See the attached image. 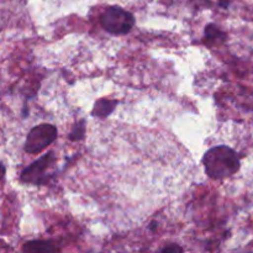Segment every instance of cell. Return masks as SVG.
<instances>
[{
	"instance_id": "cell-1",
	"label": "cell",
	"mask_w": 253,
	"mask_h": 253,
	"mask_svg": "<svg viewBox=\"0 0 253 253\" xmlns=\"http://www.w3.org/2000/svg\"><path fill=\"white\" fill-rule=\"evenodd\" d=\"M207 174L212 179H225L240 169V158L232 148L216 146L205 153L203 158Z\"/></svg>"
},
{
	"instance_id": "cell-2",
	"label": "cell",
	"mask_w": 253,
	"mask_h": 253,
	"mask_svg": "<svg viewBox=\"0 0 253 253\" xmlns=\"http://www.w3.org/2000/svg\"><path fill=\"white\" fill-rule=\"evenodd\" d=\"M54 163L56 156L53 152H48L22 170L21 180L35 185L47 184L54 174Z\"/></svg>"
},
{
	"instance_id": "cell-3",
	"label": "cell",
	"mask_w": 253,
	"mask_h": 253,
	"mask_svg": "<svg viewBox=\"0 0 253 253\" xmlns=\"http://www.w3.org/2000/svg\"><path fill=\"white\" fill-rule=\"evenodd\" d=\"M101 25L113 35H126L132 30L135 17L131 12L119 6H109L101 15Z\"/></svg>"
},
{
	"instance_id": "cell-4",
	"label": "cell",
	"mask_w": 253,
	"mask_h": 253,
	"mask_svg": "<svg viewBox=\"0 0 253 253\" xmlns=\"http://www.w3.org/2000/svg\"><path fill=\"white\" fill-rule=\"evenodd\" d=\"M57 138V128L51 124H41L32 128L25 141V151L30 155L40 153Z\"/></svg>"
},
{
	"instance_id": "cell-5",
	"label": "cell",
	"mask_w": 253,
	"mask_h": 253,
	"mask_svg": "<svg viewBox=\"0 0 253 253\" xmlns=\"http://www.w3.org/2000/svg\"><path fill=\"white\" fill-rule=\"evenodd\" d=\"M116 105H118V101L116 100H110V99L106 98L99 99V100L95 101L91 115L96 116V118H108L115 110Z\"/></svg>"
},
{
	"instance_id": "cell-6",
	"label": "cell",
	"mask_w": 253,
	"mask_h": 253,
	"mask_svg": "<svg viewBox=\"0 0 253 253\" xmlns=\"http://www.w3.org/2000/svg\"><path fill=\"white\" fill-rule=\"evenodd\" d=\"M24 252H31V253H41V252H56L58 251L56 246L51 242L46 241H30L26 242L22 247Z\"/></svg>"
},
{
	"instance_id": "cell-7",
	"label": "cell",
	"mask_w": 253,
	"mask_h": 253,
	"mask_svg": "<svg viewBox=\"0 0 253 253\" xmlns=\"http://www.w3.org/2000/svg\"><path fill=\"white\" fill-rule=\"evenodd\" d=\"M205 39L212 42H222L226 39V34L219 29L216 25H208L205 29Z\"/></svg>"
},
{
	"instance_id": "cell-8",
	"label": "cell",
	"mask_w": 253,
	"mask_h": 253,
	"mask_svg": "<svg viewBox=\"0 0 253 253\" xmlns=\"http://www.w3.org/2000/svg\"><path fill=\"white\" fill-rule=\"evenodd\" d=\"M84 133H85V127H84L83 121H81L79 124L74 125L73 130L71 131V135H69V138L73 141H79L84 137Z\"/></svg>"
},
{
	"instance_id": "cell-9",
	"label": "cell",
	"mask_w": 253,
	"mask_h": 253,
	"mask_svg": "<svg viewBox=\"0 0 253 253\" xmlns=\"http://www.w3.org/2000/svg\"><path fill=\"white\" fill-rule=\"evenodd\" d=\"M183 250L180 249L179 246H177V245H170V246H167L165 247V249H162V252L163 253H170V252H182Z\"/></svg>"
},
{
	"instance_id": "cell-10",
	"label": "cell",
	"mask_w": 253,
	"mask_h": 253,
	"mask_svg": "<svg viewBox=\"0 0 253 253\" xmlns=\"http://www.w3.org/2000/svg\"><path fill=\"white\" fill-rule=\"evenodd\" d=\"M4 174H5V167H4V165H2V163L0 162V179H1V178L4 177Z\"/></svg>"
},
{
	"instance_id": "cell-11",
	"label": "cell",
	"mask_w": 253,
	"mask_h": 253,
	"mask_svg": "<svg viewBox=\"0 0 253 253\" xmlns=\"http://www.w3.org/2000/svg\"><path fill=\"white\" fill-rule=\"evenodd\" d=\"M219 4L221 5L222 7H227V5H229V0H219Z\"/></svg>"
}]
</instances>
